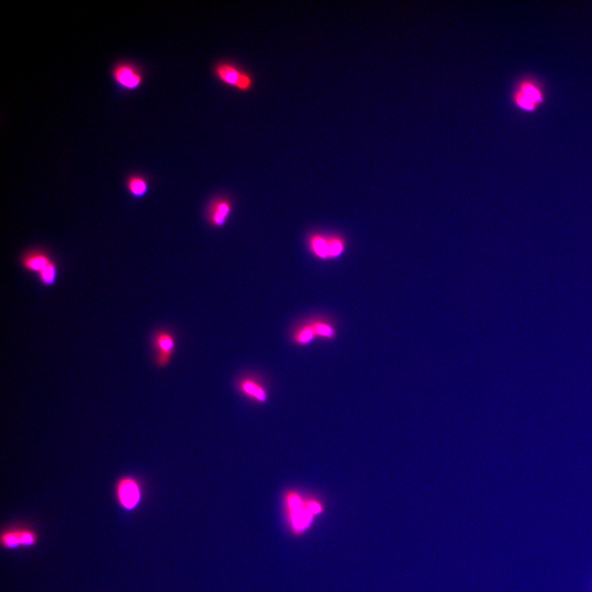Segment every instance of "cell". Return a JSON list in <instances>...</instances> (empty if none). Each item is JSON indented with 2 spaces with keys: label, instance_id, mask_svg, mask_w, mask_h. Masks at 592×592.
I'll return each instance as SVG.
<instances>
[{
  "label": "cell",
  "instance_id": "3",
  "mask_svg": "<svg viewBox=\"0 0 592 592\" xmlns=\"http://www.w3.org/2000/svg\"><path fill=\"white\" fill-rule=\"evenodd\" d=\"M213 74L224 85L243 94L250 91L254 86L253 75L233 61L217 62L213 67Z\"/></svg>",
  "mask_w": 592,
  "mask_h": 592
},
{
  "label": "cell",
  "instance_id": "8",
  "mask_svg": "<svg viewBox=\"0 0 592 592\" xmlns=\"http://www.w3.org/2000/svg\"><path fill=\"white\" fill-rule=\"evenodd\" d=\"M112 77L120 87L128 91L137 89L144 82V75L141 70L128 62L116 65L113 68Z\"/></svg>",
  "mask_w": 592,
  "mask_h": 592
},
{
  "label": "cell",
  "instance_id": "5",
  "mask_svg": "<svg viewBox=\"0 0 592 592\" xmlns=\"http://www.w3.org/2000/svg\"><path fill=\"white\" fill-rule=\"evenodd\" d=\"M155 353V362L160 368H165L170 364L175 351V336L170 329H161L155 331L152 339Z\"/></svg>",
  "mask_w": 592,
  "mask_h": 592
},
{
  "label": "cell",
  "instance_id": "11",
  "mask_svg": "<svg viewBox=\"0 0 592 592\" xmlns=\"http://www.w3.org/2000/svg\"><path fill=\"white\" fill-rule=\"evenodd\" d=\"M307 245L310 253L321 261H327L329 258V234L316 232L307 237Z\"/></svg>",
  "mask_w": 592,
  "mask_h": 592
},
{
  "label": "cell",
  "instance_id": "14",
  "mask_svg": "<svg viewBox=\"0 0 592 592\" xmlns=\"http://www.w3.org/2000/svg\"><path fill=\"white\" fill-rule=\"evenodd\" d=\"M316 338L323 340H333L337 337V329L333 323L325 318H314L310 319Z\"/></svg>",
  "mask_w": 592,
  "mask_h": 592
},
{
  "label": "cell",
  "instance_id": "13",
  "mask_svg": "<svg viewBox=\"0 0 592 592\" xmlns=\"http://www.w3.org/2000/svg\"><path fill=\"white\" fill-rule=\"evenodd\" d=\"M316 335L310 319L301 322L293 331L292 340L298 346L305 347L311 344L316 340Z\"/></svg>",
  "mask_w": 592,
  "mask_h": 592
},
{
  "label": "cell",
  "instance_id": "7",
  "mask_svg": "<svg viewBox=\"0 0 592 592\" xmlns=\"http://www.w3.org/2000/svg\"><path fill=\"white\" fill-rule=\"evenodd\" d=\"M39 542V536L32 528L20 527L6 529L1 535V545L7 549L28 548Z\"/></svg>",
  "mask_w": 592,
  "mask_h": 592
},
{
  "label": "cell",
  "instance_id": "15",
  "mask_svg": "<svg viewBox=\"0 0 592 592\" xmlns=\"http://www.w3.org/2000/svg\"><path fill=\"white\" fill-rule=\"evenodd\" d=\"M329 243L330 260L342 257L347 247L346 238L338 234H329Z\"/></svg>",
  "mask_w": 592,
  "mask_h": 592
},
{
  "label": "cell",
  "instance_id": "4",
  "mask_svg": "<svg viewBox=\"0 0 592 592\" xmlns=\"http://www.w3.org/2000/svg\"><path fill=\"white\" fill-rule=\"evenodd\" d=\"M116 496L122 509L128 512L135 510L142 499L141 482L133 476H122L116 483Z\"/></svg>",
  "mask_w": 592,
  "mask_h": 592
},
{
  "label": "cell",
  "instance_id": "1",
  "mask_svg": "<svg viewBox=\"0 0 592 592\" xmlns=\"http://www.w3.org/2000/svg\"><path fill=\"white\" fill-rule=\"evenodd\" d=\"M283 505L288 526L295 535L307 532L316 516L321 514L320 506L316 499L305 498L296 490L285 493Z\"/></svg>",
  "mask_w": 592,
  "mask_h": 592
},
{
  "label": "cell",
  "instance_id": "10",
  "mask_svg": "<svg viewBox=\"0 0 592 592\" xmlns=\"http://www.w3.org/2000/svg\"><path fill=\"white\" fill-rule=\"evenodd\" d=\"M238 389L243 396L258 403H265L268 400V393L265 387L253 377H243L238 384Z\"/></svg>",
  "mask_w": 592,
  "mask_h": 592
},
{
  "label": "cell",
  "instance_id": "2",
  "mask_svg": "<svg viewBox=\"0 0 592 592\" xmlns=\"http://www.w3.org/2000/svg\"><path fill=\"white\" fill-rule=\"evenodd\" d=\"M545 91L538 79L533 77L520 78L512 94V102L519 111L534 113L545 103Z\"/></svg>",
  "mask_w": 592,
  "mask_h": 592
},
{
  "label": "cell",
  "instance_id": "6",
  "mask_svg": "<svg viewBox=\"0 0 592 592\" xmlns=\"http://www.w3.org/2000/svg\"><path fill=\"white\" fill-rule=\"evenodd\" d=\"M233 211V201L226 195H217L210 200L206 209V218L214 228H224Z\"/></svg>",
  "mask_w": 592,
  "mask_h": 592
},
{
  "label": "cell",
  "instance_id": "9",
  "mask_svg": "<svg viewBox=\"0 0 592 592\" xmlns=\"http://www.w3.org/2000/svg\"><path fill=\"white\" fill-rule=\"evenodd\" d=\"M54 261V259L49 252L40 248L25 252L19 259L20 266L23 270L36 276Z\"/></svg>",
  "mask_w": 592,
  "mask_h": 592
},
{
  "label": "cell",
  "instance_id": "16",
  "mask_svg": "<svg viewBox=\"0 0 592 592\" xmlns=\"http://www.w3.org/2000/svg\"><path fill=\"white\" fill-rule=\"evenodd\" d=\"M58 276V266L56 260L50 264L45 270L37 275L39 283L44 287H52L56 284Z\"/></svg>",
  "mask_w": 592,
  "mask_h": 592
},
{
  "label": "cell",
  "instance_id": "12",
  "mask_svg": "<svg viewBox=\"0 0 592 592\" xmlns=\"http://www.w3.org/2000/svg\"><path fill=\"white\" fill-rule=\"evenodd\" d=\"M125 188L133 199H142L150 190L149 179L144 175L133 174L125 180Z\"/></svg>",
  "mask_w": 592,
  "mask_h": 592
}]
</instances>
